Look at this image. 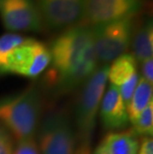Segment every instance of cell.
Listing matches in <instances>:
<instances>
[{
	"instance_id": "5b68a950",
	"label": "cell",
	"mask_w": 153,
	"mask_h": 154,
	"mask_svg": "<svg viewBox=\"0 0 153 154\" xmlns=\"http://www.w3.org/2000/svg\"><path fill=\"white\" fill-rule=\"evenodd\" d=\"M51 63L49 48L33 38H25L6 58L4 75H17L36 78L41 75Z\"/></svg>"
},
{
	"instance_id": "3957f363",
	"label": "cell",
	"mask_w": 153,
	"mask_h": 154,
	"mask_svg": "<svg viewBox=\"0 0 153 154\" xmlns=\"http://www.w3.org/2000/svg\"><path fill=\"white\" fill-rule=\"evenodd\" d=\"M109 67V65H99L84 82L81 91L76 111L77 134L81 142H90L92 139L97 111L106 87Z\"/></svg>"
},
{
	"instance_id": "9a60e30c",
	"label": "cell",
	"mask_w": 153,
	"mask_h": 154,
	"mask_svg": "<svg viewBox=\"0 0 153 154\" xmlns=\"http://www.w3.org/2000/svg\"><path fill=\"white\" fill-rule=\"evenodd\" d=\"M133 132L137 136H152L153 133V100L141 111L132 122Z\"/></svg>"
},
{
	"instance_id": "7a4b0ae2",
	"label": "cell",
	"mask_w": 153,
	"mask_h": 154,
	"mask_svg": "<svg viewBox=\"0 0 153 154\" xmlns=\"http://www.w3.org/2000/svg\"><path fill=\"white\" fill-rule=\"evenodd\" d=\"M42 111V97L37 88L0 99V125L17 141L34 137Z\"/></svg>"
},
{
	"instance_id": "30bf717a",
	"label": "cell",
	"mask_w": 153,
	"mask_h": 154,
	"mask_svg": "<svg viewBox=\"0 0 153 154\" xmlns=\"http://www.w3.org/2000/svg\"><path fill=\"white\" fill-rule=\"evenodd\" d=\"M100 121L103 128L109 131H118L128 124L126 106L118 88L110 86L103 94L100 103Z\"/></svg>"
},
{
	"instance_id": "6da1fadb",
	"label": "cell",
	"mask_w": 153,
	"mask_h": 154,
	"mask_svg": "<svg viewBox=\"0 0 153 154\" xmlns=\"http://www.w3.org/2000/svg\"><path fill=\"white\" fill-rule=\"evenodd\" d=\"M51 68L47 85L59 93L71 91L84 84L99 67L92 27L77 25L66 29L50 45Z\"/></svg>"
},
{
	"instance_id": "d6986e66",
	"label": "cell",
	"mask_w": 153,
	"mask_h": 154,
	"mask_svg": "<svg viewBox=\"0 0 153 154\" xmlns=\"http://www.w3.org/2000/svg\"><path fill=\"white\" fill-rule=\"evenodd\" d=\"M142 78L148 83H153V59L149 58L141 62Z\"/></svg>"
},
{
	"instance_id": "5bb4252c",
	"label": "cell",
	"mask_w": 153,
	"mask_h": 154,
	"mask_svg": "<svg viewBox=\"0 0 153 154\" xmlns=\"http://www.w3.org/2000/svg\"><path fill=\"white\" fill-rule=\"evenodd\" d=\"M153 88L152 84L148 83L142 77L139 78L138 84L133 93L132 97L126 103V112L130 122H133L141 111L152 101Z\"/></svg>"
},
{
	"instance_id": "e0dca14e",
	"label": "cell",
	"mask_w": 153,
	"mask_h": 154,
	"mask_svg": "<svg viewBox=\"0 0 153 154\" xmlns=\"http://www.w3.org/2000/svg\"><path fill=\"white\" fill-rule=\"evenodd\" d=\"M11 154H40L38 143L34 137L17 141L15 147H13Z\"/></svg>"
},
{
	"instance_id": "9c48e42d",
	"label": "cell",
	"mask_w": 153,
	"mask_h": 154,
	"mask_svg": "<svg viewBox=\"0 0 153 154\" xmlns=\"http://www.w3.org/2000/svg\"><path fill=\"white\" fill-rule=\"evenodd\" d=\"M45 27L63 30L80 25L86 0H35Z\"/></svg>"
},
{
	"instance_id": "7c38bea8",
	"label": "cell",
	"mask_w": 153,
	"mask_h": 154,
	"mask_svg": "<svg viewBox=\"0 0 153 154\" xmlns=\"http://www.w3.org/2000/svg\"><path fill=\"white\" fill-rule=\"evenodd\" d=\"M132 56L137 62L152 58L153 54V24L150 17L136 21L131 39Z\"/></svg>"
},
{
	"instance_id": "44dd1931",
	"label": "cell",
	"mask_w": 153,
	"mask_h": 154,
	"mask_svg": "<svg viewBox=\"0 0 153 154\" xmlns=\"http://www.w3.org/2000/svg\"><path fill=\"white\" fill-rule=\"evenodd\" d=\"M75 154H92V148H90V142H81L79 148L76 150Z\"/></svg>"
},
{
	"instance_id": "ba28073f",
	"label": "cell",
	"mask_w": 153,
	"mask_h": 154,
	"mask_svg": "<svg viewBox=\"0 0 153 154\" xmlns=\"http://www.w3.org/2000/svg\"><path fill=\"white\" fill-rule=\"evenodd\" d=\"M0 18L9 31L39 33L45 29L35 0H0Z\"/></svg>"
},
{
	"instance_id": "2e32d148",
	"label": "cell",
	"mask_w": 153,
	"mask_h": 154,
	"mask_svg": "<svg viewBox=\"0 0 153 154\" xmlns=\"http://www.w3.org/2000/svg\"><path fill=\"white\" fill-rule=\"evenodd\" d=\"M25 37L18 34L8 33L0 37V75H4V67L8 54L24 41Z\"/></svg>"
},
{
	"instance_id": "8992f818",
	"label": "cell",
	"mask_w": 153,
	"mask_h": 154,
	"mask_svg": "<svg viewBox=\"0 0 153 154\" xmlns=\"http://www.w3.org/2000/svg\"><path fill=\"white\" fill-rule=\"evenodd\" d=\"M77 137L67 114L62 110L49 113L38 131L40 154H75Z\"/></svg>"
},
{
	"instance_id": "277c9868",
	"label": "cell",
	"mask_w": 153,
	"mask_h": 154,
	"mask_svg": "<svg viewBox=\"0 0 153 154\" xmlns=\"http://www.w3.org/2000/svg\"><path fill=\"white\" fill-rule=\"evenodd\" d=\"M136 21L133 16L92 27L99 65H107L125 53L131 43Z\"/></svg>"
},
{
	"instance_id": "8fae6325",
	"label": "cell",
	"mask_w": 153,
	"mask_h": 154,
	"mask_svg": "<svg viewBox=\"0 0 153 154\" xmlns=\"http://www.w3.org/2000/svg\"><path fill=\"white\" fill-rule=\"evenodd\" d=\"M138 136L130 130L110 131L100 140L92 154H137Z\"/></svg>"
},
{
	"instance_id": "ffe728a7",
	"label": "cell",
	"mask_w": 153,
	"mask_h": 154,
	"mask_svg": "<svg viewBox=\"0 0 153 154\" xmlns=\"http://www.w3.org/2000/svg\"><path fill=\"white\" fill-rule=\"evenodd\" d=\"M137 154H153L152 136H142L138 143Z\"/></svg>"
},
{
	"instance_id": "ac0fdd59",
	"label": "cell",
	"mask_w": 153,
	"mask_h": 154,
	"mask_svg": "<svg viewBox=\"0 0 153 154\" xmlns=\"http://www.w3.org/2000/svg\"><path fill=\"white\" fill-rule=\"evenodd\" d=\"M13 147L12 136L4 127L0 125V154H11Z\"/></svg>"
},
{
	"instance_id": "52a82bcc",
	"label": "cell",
	"mask_w": 153,
	"mask_h": 154,
	"mask_svg": "<svg viewBox=\"0 0 153 154\" xmlns=\"http://www.w3.org/2000/svg\"><path fill=\"white\" fill-rule=\"evenodd\" d=\"M145 0H86L81 25L93 27L133 17L142 9Z\"/></svg>"
},
{
	"instance_id": "4fadbf2b",
	"label": "cell",
	"mask_w": 153,
	"mask_h": 154,
	"mask_svg": "<svg viewBox=\"0 0 153 154\" xmlns=\"http://www.w3.org/2000/svg\"><path fill=\"white\" fill-rule=\"evenodd\" d=\"M137 74V61L135 58L132 54H122L113 60L112 66L109 67L107 79L110 86L118 88Z\"/></svg>"
}]
</instances>
